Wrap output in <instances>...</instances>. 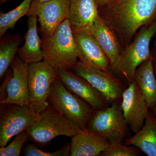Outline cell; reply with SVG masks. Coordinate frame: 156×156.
Returning <instances> with one entry per match:
<instances>
[{"instance_id": "6da1fadb", "label": "cell", "mask_w": 156, "mask_h": 156, "mask_svg": "<svg viewBox=\"0 0 156 156\" xmlns=\"http://www.w3.org/2000/svg\"><path fill=\"white\" fill-rule=\"evenodd\" d=\"M98 12L125 48L141 27L156 20V0H115Z\"/></svg>"}, {"instance_id": "7a4b0ae2", "label": "cell", "mask_w": 156, "mask_h": 156, "mask_svg": "<svg viewBox=\"0 0 156 156\" xmlns=\"http://www.w3.org/2000/svg\"><path fill=\"white\" fill-rule=\"evenodd\" d=\"M41 48L44 60L56 69L72 70L78 58L68 19L62 22L51 36L42 37Z\"/></svg>"}, {"instance_id": "3957f363", "label": "cell", "mask_w": 156, "mask_h": 156, "mask_svg": "<svg viewBox=\"0 0 156 156\" xmlns=\"http://www.w3.org/2000/svg\"><path fill=\"white\" fill-rule=\"evenodd\" d=\"M26 131L33 141L44 145L57 136L72 137L83 130L49 103L44 110L37 114L33 122Z\"/></svg>"}, {"instance_id": "277c9868", "label": "cell", "mask_w": 156, "mask_h": 156, "mask_svg": "<svg viewBox=\"0 0 156 156\" xmlns=\"http://www.w3.org/2000/svg\"><path fill=\"white\" fill-rule=\"evenodd\" d=\"M48 101L78 128L87 130L95 110L69 91L58 78L51 85Z\"/></svg>"}, {"instance_id": "5b68a950", "label": "cell", "mask_w": 156, "mask_h": 156, "mask_svg": "<svg viewBox=\"0 0 156 156\" xmlns=\"http://www.w3.org/2000/svg\"><path fill=\"white\" fill-rule=\"evenodd\" d=\"M134 40L122 50L117 71L124 77L129 84L134 80L137 68L151 58L150 44L156 34V20L150 25L141 27Z\"/></svg>"}, {"instance_id": "8992f818", "label": "cell", "mask_w": 156, "mask_h": 156, "mask_svg": "<svg viewBox=\"0 0 156 156\" xmlns=\"http://www.w3.org/2000/svg\"><path fill=\"white\" fill-rule=\"evenodd\" d=\"M57 77L56 69L45 60L28 64L30 109L38 114L49 105L51 85Z\"/></svg>"}, {"instance_id": "52a82bcc", "label": "cell", "mask_w": 156, "mask_h": 156, "mask_svg": "<svg viewBox=\"0 0 156 156\" xmlns=\"http://www.w3.org/2000/svg\"><path fill=\"white\" fill-rule=\"evenodd\" d=\"M128 128L120 100L105 108L94 111L87 130L100 133L110 143H115L122 142L128 134Z\"/></svg>"}, {"instance_id": "ba28073f", "label": "cell", "mask_w": 156, "mask_h": 156, "mask_svg": "<svg viewBox=\"0 0 156 156\" xmlns=\"http://www.w3.org/2000/svg\"><path fill=\"white\" fill-rule=\"evenodd\" d=\"M70 0H33L27 16L38 17L42 37L51 36L66 20L68 19Z\"/></svg>"}, {"instance_id": "9c48e42d", "label": "cell", "mask_w": 156, "mask_h": 156, "mask_svg": "<svg viewBox=\"0 0 156 156\" xmlns=\"http://www.w3.org/2000/svg\"><path fill=\"white\" fill-rule=\"evenodd\" d=\"M72 70L88 81L110 104L122 99L126 89L120 80L111 73L87 66L79 60Z\"/></svg>"}, {"instance_id": "30bf717a", "label": "cell", "mask_w": 156, "mask_h": 156, "mask_svg": "<svg viewBox=\"0 0 156 156\" xmlns=\"http://www.w3.org/2000/svg\"><path fill=\"white\" fill-rule=\"evenodd\" d=\"M72 29L79 60L87 66L111 73L109 60L92 34L85 28Z\"/></svg>"}, {"instance_id": "8fae6325", "label": "cell", "mask_w": 156, "mask_h": 156, "mask_svg": "<svg viewBox=\"0 0 156 156\" xmlns=\"http://www.w3.org/2000/svg\"><path fill=\"white\" fill-rule=\"evenodd\" d=\"M121 106L129 129L136 133L142 128L150 109L139 87L134 80L124 90Z\"/></svg>"}, {"instance_id": "7c38bea8", "label": "cell", "mask_w": 156, "mask_h": 156, "mask_svg": "<svg viewBox=\"0 0 156 156\" xmlns=\"http://www.w3.org/2000/svg\"><path fill=\"white\" fill-rule=\"evenodd\" d=\"M0 119V147L6 146L13 136L27 130L37 114L29 108L9 104Z\"/></svg>"}, {"instance_id": "4fadbf2b", "label": "cell", "mask_w": 156, "mask_h": 156, "mask_svg": "<svg viewBox=\"0 0 156 156\" xmlns=\"http://www.w3.org/2000/svg\"><path fill=\"white\" fill-rule=\"evenodd\" d=\"M10 67L13 75L7 86V96L0 103L2 105H17L29 108L28 64L17 56Z\"/></svg>"}, {"instance_id": "5bb4252c", "label": "cell", "mask_w": 156, "mask_h": 156, "mask_svg": "<svg viewBox=\"0 0 156 156\" xmlns=\"http://www.w3.org/2000/svg\"><path fill=\"white\" fill-rule=\"evenodd\" d=\"M56 70L58 79L66 87L89 104L95 110L105 108L110 105L88 81L71 70Z\"/></svg>"}, {"instance_id": "9a60e30c", "label": "cell", "mask_w": 156, "mask_h": 156, "mask_svg": "<svg viewBox=\"0 0 156 156\" xmlns=\"http://www.w3.org/2000/svg\"><path fill=\"white\" fill-rule=\"evenodd\" d=\"M85 28L97 40L108 58L112 68L116 70L122 50L113 31L99 14L91 25Z\"/></svg>"}, {"instance_id": "2e32d148", "label": "cell", "mask_w": 156, "mask_h": 156, "mask_svg": "<svg viewBox=\"0 0 156 156\" xmlns=\"http://www.w3.org/2000/svg\"><path fill=\"white\" fill-rule=\"evenodd\" d=\"M110 143L108 140L100 133L83 130L72 137L70 156H100Z\"/></svg>"}, {"instance_id": "e0dca14e", "label": "cell", "mask_w": 156, "mask_h": 156, "mask_svg": "<svg viewBox=\"0 0 156 156\" xmlns=\"http://www.w3.org/2000/svg\"><path fill=\"white\" fill-rule=\"evenodd\" d=\"M28 17V28L24 35V44L17 52L18 57L27 64L44 60L41 39L39 37L37 28L38 17L35 15Z\"/></svg>"}, {"instance_id": "ac0fdd59", "label": "cell", "mask_w": 156, "mask_h": 156, "mask_svg": "<svg viewBox=\"0 0 156 156\" xmlns=\"http://www.w3.org/2000/svg\"><path fill=\"white\" fill-rule=\"evenodd\" d=\"M125 144L139 149L148 156H156V116L150 110L142 128L128 137Z\"/></svg>"}, {"instance_id": "d6986e66", "label": "cell", "mask_w": 156, "mask_h": 156, "mask_svg": "<svg viewBox=\"0 0 156 156\" xmlns=\"http://www.w3.org/2000/svg\"><path fill=\"white\" fill-rule=\"evenodd\" d=\"M98 15L95 0H70L68 20L72 28H86Z\"/></svg>"}, {"instance_id": "ffe728a7", "label": "cell", "mask_w": 156, "mask_h": 156, "mask_svg": "<svg viewBox=\"0 0 156 156\" xmlns=\"http://www.w3.org/2000/svg\"><path fill=\"white\" fill-rule=\"evenodd\" d=\"M134 80L145 98L150 109L156 107V77L151 56L137 68Z\"/></svg>"}, {"instance_id": "44dd1931", "label": "cell", "mask_w": 156, "mask_h": 156, "mask_svg": "<svg viewBox=\"0 0 156 156\" xmlns=\"http://www.w3.org/2000/svg\"><path fill=\"white\" fill-rule=\"evenodd\" d=\"M20 34L4 35L0 39V78L5 75L16 57L20 45L23 42Z\"/></svg>"}, {"instance_id": "7402d4cb", "label": "cell", "mask_w": 156, "mask_h": 156, "mask_svg": "<svg viewBox=\"0 0 156 156\" xmlns=\"http://www.w3.org/2000/svg\"><path fill=\"white\" fill-rule=\"evenodd\" d=\"M33 0H23L15 9L7 13L0 11V37L8 30L13 29L18 20L28 14Z\"/></svg>"}, {"instance_id": "603a6c76", "label": "cell", "mask_w": 156, "mask_h": 156, "mask_svg": "<svg viewBox=\"0 0 156 156\" xmlns=\"http://www.w3.org/2000/svg\"><path fill=\"white\" fill-rule=\"evenodd\" d=\"M139 149L133 146L123 144L122 142L110 143L101 156H137L140 154Z\"/></svg>"}, {"instance_id": "cb8c5ba5", "label": "cell", "mask_w": 156, "mask_h": 156, "mask_svg": "<svg viewBox=\"0 0 156 156\" xmlns=\"http://www.w3.org/2000/svg\"><path fill=\"white\" fill-rule=\"evenodd\" d=\"M29 138L28 133L26 130L17 134L9 145L0 148V156H19L23 145Z\"/></svg>"}, {"instance_id": "d4e9b609", "label": "cell", "mask_w": 156, "mask_h": 156, "mask_svg": "<svg viewBox=\"0 0 156 156\" xmlns=\"http://www.w3.org/2000/svg\"><path fill=\"white\" fill-rule=\"evenodd\" d=\"M70 144L68 143L59 150L48 153L39 149L35 144H30L26 146L23 154L25 156H67L70 154Z\"/></svg>"}, {"instance_id": "484cf974", "label": "cell", "mask_w": 156, "mask_h": 156, "mask_svg": "<svg viewBox=\"0 0 156 156\" xmlns=\"http://www.w3.org/2000/svg\"><path fill=\"white\" fill-rule=\"evenodd\" d=\"M12 71L11 68L8 70L7 73L6 74V77L5 78V80L3 82L2 84L1 87V101L4 100L6 98L5 92H7V86L9 80L11 78L12 76Z\"/></svg>"}, {"instance_id": "4316f807", "label": "cell", "mask_w": 156, "mask_h": 156, "mask_svg": "<svg viewBox=\"0 0 156 156\" xmlns=\"http://www.w3.org/2000/svg\"><path fill=\"white\" fill-rule=\"evenodd\" d=\"M98 9L106 7L113 3L115 0H95Z\"/></svg>"}, {"instance_id": "83f0119b", "label": "cell", "mask_w": 156, "mask_h": 156, "mask_svg": "<svg viewBox=\"0 0 156 156\" xmlns=\"http://www.w3.org/2000/svg\"><path fill=\"white\" fill-rule=\"evenodd\" d=\"M151 53L154 73L156 77V40L154 43L153 48L152 51H151Z\"/></svg>"}, {"instance_id": "f1b7e54d", "label": "cell", "mask_w": 156, "mask_h": 156, "mask_svg": "<svg viewBox=\"0 0 156 156\" xmlns=\"http://www.w3.org/2000/svg\"><path fill=\"white\" fill-rule=\"evenodd\" d=\"M12 0H0V4L1 5H3L4 3L7 2H10Z\"/></svg>"}, {"instance_id": "f546056e", "label": "cell", "mask_w": 156, "mask_h": 156, "mask_svg": "<svg viewBox=\"0 0 156 156\" xmlns=\"http://www.w3.org/2000/svg\"><path fill=\"white\" fill-rule=\"evenodd\" d=\"M152 111L154 115L156 116V107H155L154 108Z\"/></svg>"}, {"instance_id": "4dcf8cb0", "label": "cell", "mask_w": 156, "mask_h": 156, "mask_svg": "<svg viewBox=\"0 0 156 156\" xmlns=\"http://www.w3.org/2000/svg\"><path fill=\"white\" fill-rule=\"evenodd\" d=\"M36 1H38L39 2H46V1H50V0H36Z\"/></svg>"}]
</instances>
